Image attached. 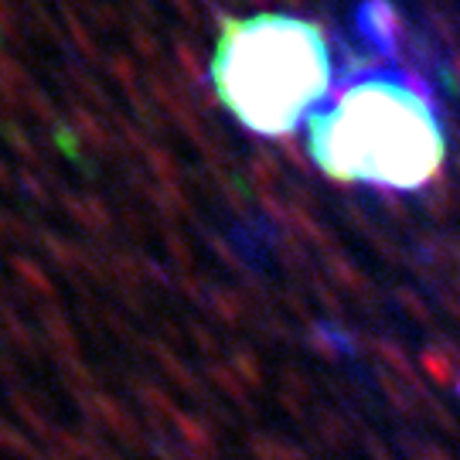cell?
I'll list each match as a JSON object with an SVG mask.
<instances>
[{
	"label": "cell",
	"mask_w": 460,
	"mask_h": 460,
	"mask_svg": "<svg viewBox=\"0 0 460 460\" xmlns=\"http://www.w3.org/2000/svg\"><path fill=\"white\" fill-rule=\"evenodd\" d=\"M307 154L328 178L416 191L444 167L447 133L429 89L410 72H358L307 119Z\"/></svg>",
	"instance_id": "obj_1"
},
{
	"label": "cell",
	"mask_w": 460,
	"mask_h": 460,
	"mask_svg": "<svg viewBox=\"0 0 460 460\" xmlns=\"http://www.w3.org/2000/svg\"><path fill=\"white\" fill-rule=\"evenodd\" d=\"M208 75L232 119L260 137H290L334 93L321 24L273 11L222 21Z\"/></svg>",
	"instance_id": "obj_2"
}]
</instances>
